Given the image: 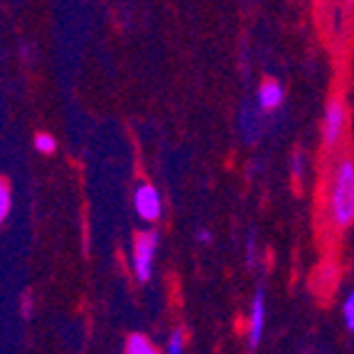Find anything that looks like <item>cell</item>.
<instances>
[{
	"mask_svg": "<svg viewBox=\"0 0 354 354\" xmlns=\"http://www.w3.org/2000/svg\"><path fill=\"white\" fill-rule=\"evenodd\" d=\"M330 211L339 228H347L349 223H354V164L349 159L342 161L337 169L330 194Z\"/></svg>",
	"mask_w": 354,
	"mask_h": 354,
	"instance_id": "cell-1",
	"label": "cell"
},
{
	"mask_svg": "<svg viewBox=\"0 0 354 354\" xmlns=\"http://www.w3.org/2000/svg\"><path fill=\"white\" fill-rule=\"evenodd\" d=\"M156 248H159V233H156V230H144V233L136 236L131 263H134V275L139 283H147V280L151 278Z\"/></svg>",
	"mask_w": 354,
	"mask_h": 354,
	"instance_id": "cell-2",
	"label": "cell"
},
{
	"mask_svg": "<svg viewBox=\"0 0 354 354\" xmlns=\"http://www.w3.org/2000/svg\"><path fill=\"white\" fill-rule=\"evenodd\" d=\"M344 124H347V109H344V104L339 100H332L327 104L325 122H322V136H325L327 147L339 144V139L344 134Z\"/></svg>",
	"mask_w": 354,
	"mask_h": 354,
	"instance_id": "cell-3",
	"label": "cell"
},
{
	"mask_svg": "<svg viewBox=\"0 0 354 354\" xmlns=\"http://www.w3.org/2000/svg\"><path fill=\"white\" fill-rule=\"evenodd\" d=\"M134 211L142 216L144 221L153 223V221L161 218V194L149 183H142L139 189L134 191Z\"/></svg>",
	"mask_w": 354,
	"mask_h": 354,
	"instance_id": "cell-4",
	"label": "cell"
},
{
	"mask_svg": "<svg viewBox=\"0 0 354 354\" xmlns=\"http://www.w3.org/2000/svg\"><path fill=\"white\" fill-rule=\"evenodd\" d=\"M263 327H266V292L258 290L253 297V307H250V332H248V344L255 349L263 337Z\"/></svg>",
	"mask_w": 354,
	"mask_h": 354,
	"instance_id": "cell-5",
	"label": "cell"
},
{
	"mask_svg": "<svg viewBox=\"0 0 354 354\" xmlns=\"http://www.w3.org/2000/svg\"><path fill=\"white\" fill-rule=\"evenodd\" d=\"M285 100V87L275 80H268V82L260 84L258 89V106L263 112H272V109H278Z\"/></svg>",
	"mask_w": 354,
	"mask_h": 354,
	"instance_id": "cell-6",
	"label": "cell"
},
{
	"mask_svg": "<svg viewBox=\"0 0 354 354\" xmlns=\"http://www.w3.org/2000/svg\"><path fill=\"white\" fill-rule=\"evenodd\" d=\"M127 352H129V354H153V352H156V347L149 342V337L131 335L129 339H127Z\"/></svg>",
	"mask_w": 354,
	"mask_h": 354,
	"instance_id": "cell-7",
	"label": "cell"
},
{
	"mask_svg": "<svg viewBox=\"0 0 354 354\" xmlns=\"http://www.w3.org/2000/svg\"><path fill=\"white\" fill-rule=\"evenodd\" d=\"M32 144H35V151H40V153H55V151H57V142H55V136L45 134V131L35 134Z\"/></svg>",
	"mask_w": 354,
	"mask_h": 354,
	"instance_id": "cell-8",
	"label": "cell"
},
{
	"mask_svg": "<svg viewBox=\"0 0 354 354\" xmlns=\"http://www.w3.org/2000/svg\"><path fill=\"white\" fill-rule=\"evenodd\" d=\"M10 203H12V196H10V186L6 181L0 183V221H8V213H10Z\"/></svg>",
	"mask_w": 354,
	"mask_h": 354,
	"instance_id": "cell-9",
	"label": "cell"
},
{
	"mask_svg": "<svg viewBox=\"0 0 354 354\" xmlns=\"http://www.w3.org/2000/svg\"><path fill=\"white\" fill-rule=\"evenodd\" d=\"M344 322H347V330L354 332V290L347 295V300H344Z\"/></svg>",
	"mask_w": 354,
	"mask_h": 354,
	"instance_id": "cell-10",
	"label": "cell"
},
{
	"mask_svg": "<svg viewBox=\"0 0 354 354\" xmlns=\"http://www.w3.org/2000/svg\"><path fill=\"white\" fill-rule=\"evenodd\" d=\"M183 352V330H174L169 337V354H181Z\"/></svg>",
	"mask_w": 354,
	"mask_h": 354,
	"instance_id": "cell-11",
	"label": "cell"
},
{
	"mask_svg": "<svg viewBox=\"0 0 354 354\" xmlns=\"http://www.w3.org/2000/svg\"><path fill=\"white\" fill-rule=\"evenodd\" d=\"M302 171H305V156L300 151L292 156V178L295 181H302Z\"/></svg>",
	"mask_w": 354,
	"mask_h": 354,
	"instance_id": "cell-12",
	"label": "cell"
},
{
	"mask_svg": "<svg viewBox=\"0 0 354 354\" xmlns=\"http://www.w3.org/2000/svg\"><path fill=\"white\" fill-rule=\"evenodd\" d=\"M30 307H32V297H30V292H25L23 295V317L25 319H30V315H32L30 313Z\"/></svg>",
	"mask_w": 354,
	"mask_h": 354,
	"instance_id": "cell-13",
	"label": "cell"
},
{
	"mask_svg": "<svg viewBox=\"0 0 354 354\" xmlns=\"http://www.w3.org/2000/svg\"><path fill=\"white\" fill-rule=\"evenodd\" d=\"M196 241H198V243H211V230H206V228L196 230Z\"/></svg>",
	"mask_w": 354,
	"mask_h": 354,
	"instance_id": "cell-14",
	"label": "cell"
},
{
	"mask_svg": "<svg viewBox=\"0 0 354 354\" xmlns=\"http://www.w3.org/2000/svg\"><path fill=\"white\" fill-rule=\"evenodd\" d=\"M349 3H354V0H349Z\"/></svg>",
	"mask_w": 354,
	"mask_h": 354,
	"instance_id": "cell-15",
	"label": "cell"
}]
</instances>
